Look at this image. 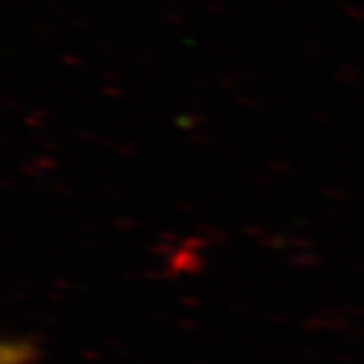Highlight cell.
<instances>
[{
  "label": "cell",
  "mask_w": 364,
  "mask_h": 364,
  "mask_svg": "<svg viewBox=\"0 0 364 364\" xmlns=\"http://www.w3.org/2000/svg\"><path fill=\"white\" fill-rule=\"evenodd\" d=\"M37 346L28 338L6 340L2 344V364H33L37 356Z\"/></svg>",
  "instance_id": "obj_1"
}]
</instances>
